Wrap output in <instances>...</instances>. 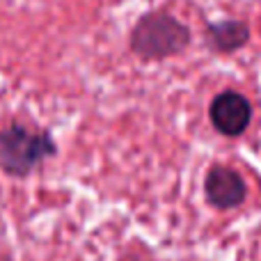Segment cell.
I'll return each instance as SVG.
<instances>
[{
	"label": "cell",
	"instance_id": "obj_1",
	"mask_svg": "<svg viewBox=\"0 0 261 261\" xmlns=\"http://www.w3.org/2000/svg\"><path fill=\"white\" fill-rule=\"evenodd\" d=\"M190 44V30L167 12H149L130 32V48L142 60H163Z\"/></svg>",
	"mask_w": 261,
	"mask_h": 261
},
{
	"label": "cell",
	"instance_id": "obj_2",
	"mask_svg": "<svg viewBox=\"0 0 261 261\" xmlns=\"http://www.w3.org/2000/svg\"><path fill=\"white\" fill-rule=\"evenodd\" d=\"M55 153V142L46 130L9 124L0 130V167L12 176H25Z\"/></svg>",
	"mask_w": 261,
	"mask_h": 261
},
{
	"label": "cell",
	"instance_id": "obj_4",
	"mask_svg": "<svg viewBox=\"0 0 261 261\" xmlns=\"http://www.w3.org/2000/svg\"><path fill=\"white\" fill-rule=\"evenodd\" d=\"M204 195L213 208H236L248 197V186L243 176L227 165H213L204 179Z\"/></svg>",
	"mask_w": 261,
	"mask_h": 261
},
{
	"label": "cell",
	"instance_id": "obj_5",
	"mask_svg": "<svg viewBox=\"0 0 261 261\" xmlns=\"http://www.w3.org/2000/svg\"><path fill=\"white\" fill-rule=\"evenodd\" d=\"M206 41L218 53H234L250 41V25L241 18H225L206 28Z\"/></svg>",
	"mask_w": 261,
	"mask_h": 261
},
{
	"label": "cell",
	"instance_id": "obj_3",
	"mask_svg": "<svg viewBox=\"0 0 261 261\" xmlns=\"http://www.w3.org/2000/svg\"><path fill=\"white\" fill-rule=\"evenodd\" d=\"M213 128L227 138H241L252 124V106L241 92L225 90L213 96L208 106Z\"/></svg>",
	"mask_w": 261,
	"mask_h": 261
}]
</instances>
